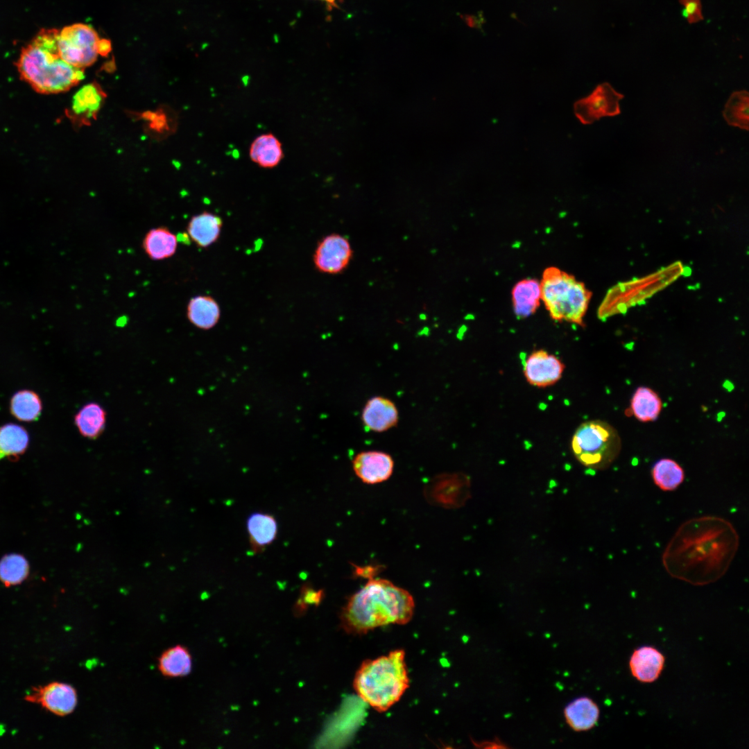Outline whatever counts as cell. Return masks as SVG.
Listing matches in <instances>:
<instances>
[{
	"label": "cell",
	"instance_id": "1",
	"mask_svg": "<svg viewBox=\"0 0 749 749\" xmlns=\"http://www.w3.org/2000/svg\"><path fill=\"white\" fill-rule=\"evenodd\" d=\"M739 546V536L723 518L705 516L682 524L662 556L672 577L694 585L718 580L728 571Z\"/></svg>",
	"mask_w": 749,
	"mask_h": 749
},
{
	"label": "cell",
	"instance_id": "2",
	"mask_svg": "<svg viewBox=\"0 0 749 749\" xmlns=\"http://www.w3.org/2000/svg\"><path fill=\"white\" fill-rule=\"evenodd\" d=\"M414 610L409 592L389 580L372 577L349 598L341 612V625L349 634L363 635L386 625L406 624Z\"/></svg>",
	"mask_w": 749,
	"mask_h": 749
},
{
	"label": "cell",
	"instance_id": "3",
	"mask_svg": "<svg viewBox=\"0 0 749 749\" xmlns=\"http://www.w3.org/2000/svg\"><path fill=\"white\" fill-rule=\"evenodd\" d=\"M58 32L55 28L41 29L22 48L17 61L21 78L40 93L62 92L84 78L83 69L69 64L58 55Z\"/></svg>",
	"mask_w": 749,
	"mask_h": 749
},
{
	"label": "cell",
	"instance_id": "4",
	"mask_svg": "<svg viewBox=\"0 0 749 749\" xmlns=\"http://www.w3.org/2000/svg\"><path fill=\"white\" fill-rule=\"evenodd\" d=\"M408 686L405 652L402 649L363 661L353 681L356 694L379 712H386L399 701Z\"/></svg>",
	"mask_w": 749,
	"mask_h": 749
},
{
	"label": "cell",
	"instance_id": "5",
	"mask_svg": "<svg viewBox=\"0 0 749 749\" xmlns=\"http://www.w3.org/2000/svg\"><path fill=\"white\" fill-rule=\"evenodd\" d=\"M540 284L541 300L553 320L584 326L583 318L592 297L584 283L557 267L550 266L544 270Z\"/></svg>",
	"mask_w": 749,
	"mask_h": 749
},
{
	"label": "cell",
	"instance_id": "6",
	"mask_svg": "<svg viewBox=\"0 0 749 749\" xmlns=\"http://www.w3.org/2000/svg\"><path fill=\"white\" fill-rule=\"evenodd\" d=\"M571 445L574 456L583 466L603 470L619 456L621 441L617 430L610 424L591 420L578 426Z\"/></svg>",
	"mask_w": 749,
	"mask_h": 749
},
{
	"label": "cell",
	"instance_id": "7",
	"mask_svg": "<svg viewBox=\"0 0 749 749\" xmlns=\"http://www.w3.org/2000/svg\"><path fill=\"white\" fill-rule=\"evenodd\" d=\"M682 271L681 263L675 262L650 276L617 284L609 290L601 304L598 310L599 318L604 320L614 314L626 311L629 307L640 303L671 284Z\"/></svg>",
	"mask_w": 749,
	"mask_h": 749
},
{
	"label": "cell",
	"instance_id": "8",
	"mask_svg": "<svg viewBox=\"0 0 749 749\" xmlns=\"http://www.w3.org/2000/svg\"><path fill=\"white\" fill-rule=\"evenodd\" d=\"M57 48L64 61L79 69L92 64L98 55H105L111 50L109 41L100 39L92 27L81 23L59 31Z\"/></svg>",
	"mask_w": 749,
	"mask_h": 749
},
{
	"label": "cell",
	"instance_id": "9",
	"mask_svg": "<svg viewBox=\"0 0 749 749\" xmlns=\"http://www.w3.org/2000/svg\"><path fill=\"white\" fill-rule=\"evenodd\" d=\"M623 95L608 83L599 84L587 96L575 102V115L583 124H591L603 117L620 114L619 101Z\"/></svg>",
	"mask_w": 749,
	"mask_h": 749
},
{
	"label": "cell",
	"instance_id": "10",
	"mask_svg": "<svg viewBox=\"0 0 749 749\" xmlns=\"http://www.w3.org/2000/svg\"><path fill=\"white\" fill-rule=\"evenodd\" d=\"M352 257L353 250L349 239L343 235L332 233L319 241L313 260L318 271L336 275L347 268Z\"/></svg>",
	"mask_w": 749,
	"mask_h": 749
},
{
	"label": "cell",
	"instance_id": "11",
	"mask_svg": "<svg viewBox=\"0 0 749 749\" xmlns=\"http://www.w3.org/2000/svg\"><path fill=\"white\" fill-rule=\"evenodd\" d=\"M24 698L59 716L71 714L78 704L76 689L69 684L60 682L34 687Z\"/></svg>",
	"mask_w": 749,
	"mask_h": 749
},
{
	"label": "cell",
	"instance_id": "12",
	"mask_svg": "<svg viewBox=\"0 0 749 749\" xmlns=\"http://www.w3.org/2000/svg\"><path fill=\"white\" fill-rule=\"evenodd\" d=\"M565 365L554 354L540 349L531 352L524 364V374L528 383L538 388H546L557 383L562 377Z\"/></svg>",
	"mask_w": 749,
	"mask_h": 749
},
{
	"label": "cell",
	"instance_id": "13",
	"mask_svg": "<svg viewBox=\"0 0 749 749\" xmlns=\"http://www.w3.org/2000/svg\"><path fill=\"white\" fill-rule=\"evenodd\" d=\"M356 476L364 483L374 485L387 481L394 470L390 454L377 450L362 451L352 461Z\"/></svg>",
	"mask_w": 749,
	"mask_h": 749
},
{
	"label": "cell",
	"instance_id": "14",
	"mask_svg": "<svg viewBox=\"0 0 749 749\" xmlns=\"http://www.w3.org/2000/svg\"><path fill=\"white\" fill-rule=\"evenodd\" d=\"M364 427L371 431L382 433L396 427L399 422V411L395 403L384 396L370 398L361 413Z\"/></svg>",
	"mask_w": 749,
	"mask_h": 749
},
{
	"label": "cell",
	"instance_id": "15",
	"mask_svg": "<svg viewBox=\"0 0 749 749\" xmlns=\"http://www.w3.org/2000/svg\"><path fill=\"white\" fill-rule=\"evenodd\" d=\"M665 664V657L652 646H642L635 649L629 659L631 675L642 683H651L660 676Z\"/></svg>",
	"mask_w": 749,
	"mask_h": 749
},
{
	"label": "cell",
	"instance_id": "16",
	"mask_svg": "<svg viewBox=\"0 0 749 749\" xmlns=\"http://www.w3.org/2000/svg\"><path fill=\"white\" fill-rule=\"evenodd\" d=\"M567 725L575 732H585L598 723L600 709L597 703L588 696H580L570 701L563 709Z\"/></svg>",
	"mask_w": 749,
	"mask_h": 749
},
{
	"label": "cell",
	"instance_id": "17",
	"mask_svg": "<svg viewBox=\"0 0 749 749\" xmlns=\"http://www.w3.org/2000/svg\"><path fill=\"white\" fill-rule=\"evenodd\" d=\"M223 221L213 213L203 212L193 216L187 225L188 237L200 248H206L218 239Z\"/></svg>",
	"mask_w": 749,
	"mask_h": 749
},
{
	"label": "cell",
	"instance_id": "18",
	"mask_svg": "<svg viewBox=\"0 0 749 749\" xmlns=\"http://www.w3.org/2000/svg\"><path fill=\"white\" fill-rule=\"evenodd\" d=\"M246 526L250 547L254 553L262 552L277 537V523L270 514L252 513L247 519Z\"/></svg>",
	"mask_w": 749,
	"mask_h": 749
},
{
	"label": "cell",
	"instance_id": "19",
	"mask_svg": "<svg viewBox=\"0 0 749 749\" xmlns=\"http://www.w3.org/2000/svg\"><path fill=\"white\" fill-rule=\"evenodd\" d=\"M178 236L167 227L160 226L149 230L145 234L141 247L153 261L164 260L173 256L177 250Z\"/></svg>",
	"mask_w": 749,
	"mask_h": 749
},
{
	"label": "cell",
	"instance_id": "20",
	"mask_svg": "<svg viewBox=\"0 0 749 749\" xmlns=\"http://www.w3.org/2000/svg\"><path fill=\"white\" fill-rule=\"evenodd\" d=\"M540 284L536 279L520 280L512 289L513 311L519 319L533 315L540 306Z\"/></svg>",
	"mask_w": 749,
	"mask_h": 749
},
{
	"label": "cell",
	"instance_id": "21",
	"mask_svg": "<svg viewBox=\"0 0 749 749\" xmlns=\"http://www.w3.org/2000/svg\"><path fill=\"white\" fill-rule=\"evenodd\" d=\"M106 422V411L96 402L86 403L74 415V424L78 433L89 440H96L103 434Z\"/></svg>",
	"mask_w": 749,
	"mask_h": 749
},
{
	"label": "cell",
	"instance_id": "22",
	"mask_svg": "<svg viewBox=\"0 0 749 749\" xmlns=\"http://www.w3.org/2000/svg\"><path fill=\"white\" fill-rule=\"evenodd\" d=\"M187 318L196 327L208 330L218 323L221 309L216 300L209 295H198L191 298L187 307Z\"/></svg>",
	"mask_w": 749,
	"mask_h": 749
},
{
	"label": "cell",
	"instance_id": "23",
	"mask_svg": "<svg viewBox=\"0 0 749 749\" xmlns=\"http://www.w3.org/2000/svg\"><path fill=\"white\" fill-rule=\"evenodd\" d=\"M249 155L251 161L260 167H275L284 157L282 143L272 133L260 135L251 143Z\"/></svg>",
	"mask_w": 749,
	"mask_h": 749
},
{
	"label": "cell",
	"instance_id": "24",
	"mask_svg": "<svg viewBox=\"0 0 749 749\" xmlns=\"http://www.w3.org/2000/svg\"><path fill=\"white\" fill-rule=\"evenodd\" d=\"M105 94L96 83H89L78 90L72 98L71 112L82 122H89L99 111Z\"/></svg>",
	"mask_w": 749,
	"mask_h": 749
},
{
	"label": "cell",
	"instance_id": "25",
	"mask_svg": "<svg viewBox=\"0 0 749 749\" xmlns=\"http://www.w3.org/2000/svg\"><path fill=\"white\" fill-rule=\"evenodd\" d=\"M157 667L165 677L179 678L187 675L191 671L192 657L189 651L182 645H175L165 650L159 657Z\"/></svg>",
	"mask_w": 749,
	"mask_h": 749
},
{
	"label": "cell",
	"instance_id": "26",
	"mask_svg": "<svg viewBox=\"0 0 749 749\" xmlns=\"http://www.w3.org/2000/svg\"><path fill=\"white\" fill-rule=\"evenodd\" d=\"M29 445V435L25 428L14 423L0 427V459L17 460Z\"/></svg>",
	"mask_w": 749,
	"mask_h": 749
},
{
	"label": "cell",
	"instance_id": "27",
	"mask_svg": "<svg viewBox=\"0 0 749 749\" xmlns=\"http://www.w3.org/2000/svg\"><path fill=\"white\" fill-rule=\"evenodd\" d=\"M42 411V403L37 393L31 390H21L11 397L10 411L17 420L31 422L37 420Z\"/></svg>",
	"mask_w": 749,
	"mask_h": 749
},
{
	"label": "cell",
	"instance_id": "28",
	"mask_svg": "<svg viewBox=\"0 0 749 749\" xmlns=\"http://www.w3.org/2000/svg\"><path fill=\"white\" fill-rule=\"evenodd\" d=\"M662 401L658 395L650 388L639 387L630 403L633 415L640 422L655 420L661 410Z\"/></svg>",
	"mask_w": 749,
	"mask_h": 749
},
{
	"label": "cell",
	"instance_id": "29",
	"mask_svg": "<svg viewBox=\"0 0 749 749\" xmlns=\"http://www.w3.org/2000/svg\"><path fill=\"white\" fill-rule=\"evenodd\" d=\"M651 474L655 485L664 491L675 490L685 479L683 469L670 458H662L656 462Z\"/></svg>",
	"mask_w": 749,
	"mask_h": 749
},
{
	"label": "cell",
	"instance_id": "30",
	"mask_svg": "<svg viewBox=\"0 0 749 749\" xmlns=\"http://www.w3.org/2000/svg\"><path fill=\"white\" fill-rule=\"evenodd\" d=\"M29 565L19 553H10L0 560V581L6 587L17 585L28 576Z\"/></svg>",
	"mask_w": 749,
	"mask_h": 749
},
{
	"label": "cell",
	"instance_id": "31",
	"mask_svg": "<svg viewBox=\"0 0 749 749\" xmlns=\"http://www.w3.org/2000/svg\"><path fill=\"white\" fill-rule=\"evenodd\" d=\"M749 94L746 90L733 92L723 110L726 122L734 127L748 130Z\"/></svg>",
	"mask_w": 749,
	"mask_h": 749
},
{
	"label": "cell",
	"instance_id": "32",
	"mask_svg": "<svg viewBox=\"0 0 749 749\" xmlns=\"http://www.w3.org/2000/svg\"><path fill=\"white\" fill-rule=\"evenodd\" d=\"M683 8V15L690 24H696L704 19L700 0H678Z\"/></svg>",
	"mask_w": 749,
	"mask_h": 749
},
{
	"label": "cell",
	"instance_id": "33",
	"mask_svg": "<svg viewBox=\"0 0 749 749\" xmlns=\"http://www.w3.org/2000/svg\"><path fill=\"white\" fill-rule=\"evenodd\" d=\"M324 595L323 590H315L309 585H304L302 587L301 596L296 606L300 610L306 608L308 605H318Z\"/></svg>",
	"mask_w": 749,
	"mask_h": 749
},
{
	"label": "cell",
	"instance_id": "34",
	"mask_svg": "<svg viewBox=\"0 0 749 749\" xmlns=\"http://www.w3.org/2000/svg\"><path fill=\"white\" fill-rule=\"evenodd\" d=\"M322 1H325L327 3V7H328V8L329 10H332V9H333L334 8L338 7L337 3H336L337 0H322Z\"/></svg>",
	"mask_w": 749,
	"mask_h": 749
}]
</instances>
